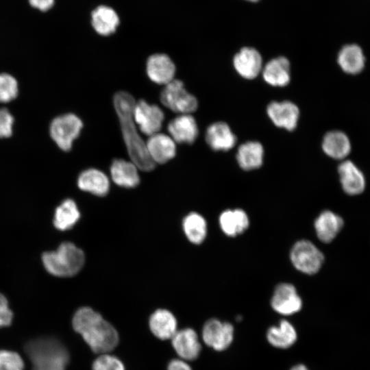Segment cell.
I'll return each mask as SVG.
<instances>
[{
	"mask_svg": "<svg viewBox=\"0 0 370 370\" xmlns=\"http://www.w3.org/2000/svg\"><path fill=\"white\" fill-rule=\"evenodd\" d=\"M114 106L118 115L123 137L132 162L143 171H152L156 163L151 158L143 142L136 131L134 119L135 100L125 91L116 92L113 98Z\"/></svg>",
	"mask_w": 370,
	"mask_h": 370,
	"instance_id": "1",
	"label": "cell"
},
{
	"mask_svg": "<svg viewBox=\"0 0 370 370\" xmlns=\"http://www.w3.org/2000/svg\"><path fill=\"white\" fill-rule=\"evenodd\" d=\"M73 328L90 348L97 354H107L119 343V334L114 326L89 307L79 308L73 317Z\"/></svg>",
	"mask_w": 370,
	"mask_h": 370,
	"instance_id": "2",
	"label": "cell"
},
{
	"mask_svg": "<svg viewBox=\"0 0 370 370\" xmlns=\"http://www.w3.org/2000/svg\"><path fill=\"white\" fill-rule=\"evenodd\" d=\"M25 349L32 362V370H66L69 355L59 341L37 338L28 342Z\"/></svg>",
	"mask_w": 370,
	"mask_h": 370,
	"instance_id": "3",
	"label": "cell"
},
{
	"mask_svg": "<svg viewBox=\"0 0 370 370\" xmlns=\"http://www.w3.org/2000/svg\"><path fill=\"white\" fill-rule=\"evenodd\" d=\"M45 269L56 277H71L82 269L85 262L84 251L71 242L61 243L55 251L42 255Z\"/></svg>",
	"mask_w": 370,
	"mask_h": 370,
	"instance_id": "4",
	"label": "cell"
},
{
	"mask_svg": "<svg viewBox=\"0 0 370 370\" xmlns=\"http://www.w3.org/2000/svg\"><path fill=\"white\" fill-rule=\"evenodd\" d=\"M290 260L297 271L304 274L314 275L322 267L324 255L312 242L301 239L291 247Z\"/></svg>",
	"mask_w": 370,
	"mask_h": 370,
	"instance_id": "5",
	"label": "cell"
},
{
	"mask_svg": "<svg viewBox=\"0 0 370 370\" xmlns=\"http://www.w3.org/2000/svg\"><path fill=\"white\" fill-rule=\"evenodd\" d=\"M83 127L82 120L73 113L55 117L49 125V134L56 145L64 151H69L73 141Z\"/></svg>",
	"mask_w": 370,
	"mask_h": 370,
	"instance_id": "6",
	"label": "cell"
},
{
	"mask_svg": "<svg viewBox=\"0 0 370 370\" xmlns=\"http://www.w3.org/2000/svg\"><path fill=\"white\" fill-rule=\"evenodd\" d=\"M160 99L165 107L175 112L189 114L198 106L196 97L184 88L183 82L179 79H173L166 84Z\"/></svg>",
	"mask_w": 370,
	"mask_h": 370,
	"instance_id": "7",
	"label": "cell"
},
{
	"mask_svg": "<svg viewBox=\"0 0 370 370\" xmlns=\"http://www.w3.org/2000/svg\"><path fill=\"white\" fill-rule=\"evenodd\" d=\"M234 333L232 324L213 318L204 323L201 334L206 345L221 352L230 346L234 339Z\"/></svg>",
	"mask_w": 370,
	"mask_h": 370,
	"instance_id": "8",
	"label": "cell"
},
{
	"mask_svg": "<svg viewBox=\"0 0 370 370\" xmlns=\"http://www.w3.org/2000/svg\"><path fill=\"white\" fill-rule=\"evenodd\" d=\"M302 299L294 285L288 282L278 284L271 299V306L278 314L288 316L301 310Z\"/></svg>",
	"mask_w": 370,
	"mask_h": 370,
	"instance_id": "9",
	"label": "cell"
},
{
	"mask_svg": "<svg viewBox=\"0 0 370 370\" xmlns=\"http://www.w3.org/2000/svg\"><path fill=\"white\" fill-rule=\"evenodd\" d=\"M164 119V112L158 106L149 104L143 99L135 104L134 119L145 135L157 134L162 127Z\"/></svg>",
	"mask_w": 370,
	"mask_h": 370,
	"instance_id": "10",
	"label": "cell"
},
{
	"mask_svg": "<svg viewBox=\"0 0 370 370\" xmlns=\"http://www.w3.org/2000/svg\"><path fill=\"white\" fill-rule=\"evenodd\" d=\"M267 113L275 125L288 131L296 128L299 117L298 107L290 101L271 102Z\"/></svg>",
	"mask_w": 370,
	"mask_h": 370,
	"instance_id": "11",
	"label": "cell"
},
{
	"mask_svg": "<svg viewBox=\"0 0 370 370\" xmlns=\"http://www.w3.org/2000/svg\"><path fill=\"white\" fill-rule=\"evenodd\" d=\"M262 64L260 53L253 47H243L233 58V65L236 71L247 79L256 77L262 72Z\"/></svg>",
	"mask_w": 370,
	"mask_h": 370,
	"instance_id": "12",
	"label": "cell"
},
{
	"mask_svg": "<svg viewBox=\"0 0 370 370\" xmlns=\"http://www.w3.org/2000/svg\"><path fill=\"white\" fill-rule=\"evenodd\" d=\"M171 340L173 349L182 360H193L199 356L201 346L193 329L184 328L177 331Z\"/></svg>",
	"mask_w": 370,
	"mask_h": 370,
	"instance_id": "13",
	"label": "cell"
},
{
	"mask_svg": "<svg viewBox=\"0 0 370 370\" xmlns=\"http://www.w3.org/2000/svg\"><path fill=\"white\" fill-rule=\"evenodd\" d=\"M149 79L158 84H167L173 79L175 66L166 54L156 53L149 56L146 64Z\"/></svg>",
	"mask_w": 370,
	"mask_h": 370,
	"instance_id": "14",
	"label": "cell"
},
{
	"mask_svg": "<svg viewBox=\"0 0 370 370\" xmlns=\"http://www.w3.org/2000/svg\"><path fill=\"white\" fill-rule=\"evenodd\" d=\"M338 173L342 188L347 195H357L364 191L365 177L353 162L345 160L341 162L338 166Z\"/></svg>",
	"mask_w": 370,
	"mask_h": 370,
	"instance_id": "15",
	"label": "cell"
},
{
	"mask_svg": "<svg viewBox=\"0 0 370 370\" xmlns=\"http://www.w3.org/2000/svg\"><path fill=\"white\" fill-rule=\"evenodd\" d=\"M262 74L268 84L276 87L285 86L291 81L290 62L284 56L273 58L263 66Z\"/></svg>",
	"mask_w": 370,
	"mask_h": 370,
	"instance_id": "16",
	"label": "cell"
},
{
	"mask_svg": "<svg viewBox=\"0 0 370 370\" xmlns=\"http://www.w3.org/2000/svg\"><path fill=\"white\" fill-rule=\"evenodd\" d=\"M343 225V219L329 210L321 212L314 223L317 238L325 243L332 242L341 232Z\"/></svg>",
	"mask_w": 370,
	"mask_h": 370,
	"instance_id": "17",
	"label": "cell"
},
{
	"mask_svg": "<svg viewBox=\"0 0 370 370\" xmlns=\"http://www.w3.org/2000/svg\"><path fill=\"white\" fill-rule=\"evenodd\" d=\"M206 141L214 151H228L234 147L236 137L226 123L219 121L207 128Z\"/></svg>",
	"mask_w": 370,
	"mask_h": 370,
	"instance_id": "18",
	"label": "cell"
},
{
	"mask_svg": "<svg viewBox=\"0 0 370 370\" xmlns=\"http://www.w3.org/2000/svg\"><path fill=\"white\" fill-rule=\"evenodd\" d=\"M168 131L173 139L179 143L191 144L199 134L195 119L188 114L173 119L168 125Z\"/></svg>",
	"mask_w": 370,
	"mask_h": 370,
	"instance_id": "19",
	"label": "cell"
},
{
	"mask_svg": "<svg viewBox=\"0 0 370 370\" xmlns=\"http://www.w3.org/2000/svg\"><path fill=\"white\" fill-rule=\"evenodd\" d=\"M219 223L226 236L235 237L247 230L249 219L247 212L241 208L227 209L220 214Z\"/></svg>",
	"mask_w": 370,
	"mask_h": 370,
	"instance_id": "20",
	"label": "cell"
},
{
	"mask_svg": "<svg viewBox=\"0 0 370 370\" xmlns=\"http://www.w3.org/2000/svg\"><path fill=\"white\" fill-rule=\"evenodd\" d=\"M146 147L155 163H166L176 154V146L173 140L163 134L157 133L150 136L147 141Z\"/></svg>",
	"mask_w": 370,
	"mask_h": 370,
	"instance_id": "21",
	"label": "cell"
},
{
	"mask_svg": "<svg viewBox=\"0 0 370 370\" xmlns=\"http://www.w3.org/2000/svg\"><path fill=\"white\" fill-rule=\"evenodd\" d=\"M77 186L82 190L102 197L108 193L110 182L104 173L91 168L82 171L79 175Z\"/></svg>",
	"mask_w": 370,
	"mask_h": 370,
	"instance_id": "22",
	"label": "cell"
},
{
	"mask_svg": "<svg viewBox=\"0 0 370 370\" xmlns=\"http://www.w3.org/2000/svg\"><path fill=\"white\" fill-rule=\"evenodd\" d=\"M150 330L157 338L162 340L171 338L177 332V321L168 310L158 309L150 316Z\"/></svg>",
	"mask_w": 370,
	"mask_h": 370,
	"instance_id": "23",
	"label": "cell"
},
{
	"mask_svg": "<svg viewBox=\"0 0 370 370\" xmlns=\"http://www.w3.org/2000/svg\"><path fill=\"white\" fill-rule=\"evenodd\" d=\"M337 62L346 73L356 75L360 73L365 64V57L362 49L357 45H345L339 51Z\"/></svg>",
	"mask_w": 370,
	"mask_h": 370,
	"instance_id": "24",
	"label": "cell"
},
{
	"mask_svg": "<svg viewBox=\"0 0 370 370\" xmlns=\"http://www.w3.org/2000/svg\"><path fill=\"white\" fill-rule=\"evenodd\" d=\"M113 182L124 188L136 187L140 182L138 168L133 162L123 159H115L110 166Z\"/></svg>",
	"mask_w": 370,
	"mask_h": 370,
	"instance_id": "25",
	"label": "cell"
},
{
	"mask_svg": "<svg viewBox=\"0 0 370 370\" xmlns=\"http://www.w3.org/2000/svg\"><path fill=\"white\" fill-rule=\"evenodd\" d=\"M324 153L336 160L345 158L351 151V143L343 132L332 130L324 136L321 144Z\"/></svg>",
	"mask_w": 370,
	"mask_h": 370,
	"instance_id": "26",
	"label": "cell"
},
{
	"mask_svg": "<svg viewBox=\"0 0 370 370\" xmlns=\"http://www.w3.org/2000/svg\"><path fill=\"white\" fill-rule=\"evenodd\" d=\"M239 166L245 171L260 168L264 159V148L258 141H247L239 146L236 153Z\"/></svg>",
	"mask_w": 370,
	"mask_h": 370,
	"instance_id": "27",
	"label": "cell"
},
{
	"mask_svg": "<svg viewBox=\"0 0 370 370\" xmlns=\"http://www.w3.org/2000/svg\"><path fill=\"white\" fill-rule=\"evenodd\" d=\"M266 337L273 347L287 349L297 341V333L291 323L283 319L278 325H273L268 329Z\"/></svg>",
	"mask_w": 370,
	"mask_h": 370,
	"instance_id": "28",
	"label": "cell"
},
{
	"mask_svg": "<svg viewBox=\"0 0 370 370\" xmlns=\"http://www.w3.org/2000/svg\"><path fill=\"white\" fill-rule=\"evenodd\" d=\"M91 16L94 29L102 36L113 34L119 24V18L116 12L106 5L97 7L92 12Z\"/></svg>",
	"mask_w": 370,
	"mask_h": 370,
	"instance_id": "29",
	"label": "cell"
},
{
	"mask_svg": "<svg viewBox=\"0 0 370 370\" xmlns=\"http://www.w3.org/2000/svg\"><path fill=\"white\" fill-rule=\"evenodd\" d=\"M79 217L80 213L76 203L71 199H66L56 208L53 224L58 230L65 231L72 228Z\"/></svg>",
	"mask_w": 370,
	"mask_h": 370,
	"instance_id": "30",
	"label": "cell"
},
{
	"mask_svg": "<svg viewBox=\"0 0 370 370\" xmlns=\"http://www.w3.org/2000/svg\"><path fill=\"white\" fill-rule=\"evenodd\" d=\"M182 227L186 238L193 244L199 245L206 238V221L197 212H192L188 214L183 219Z\"/></svg>",
	"mask_w": 370,
	"mask_h": 370,
	"instance_id": "31",
	"label": "cell"
},
{
	"mask_svg": "<svg viewBox=\"0 0 370 370\" xmlns=\"http://www.w3.org/2000/svg\"><path fill=\"white\" fill-rule=\"evenodd\" d=\"M17 79L8 73H0V103H9L18 95Z\"/></svg>",
	"mask_w": 370,
	"mask_h": 370,
	"instance_id": "32",
	"label": "cell"
},
{
	"mask_svg": "<svg viewBox=\"0 0 370 370\" xmlns=\"http://www.w3.org/2000/svg\"><path fill=\"white\" fill-rule=\"evenodd\" d=\"M92 370H125L123 362L116 357L107 354L98 356L92 365Z\"/></svg>",
	"mask_w": 370,
	"mask_h": 370,
	"instance_id": "33",
	"label": "cell"
},
{
	"mask_svg": "<svg viewBox=\"0 0 370 370\" xmlns=\"http://www.w3.org/2000/svg\"><path fill=\"white\" fill-rule=\"evenodd\" d=\"M23 361L17 353L0 351V370H23Z\"/></svg>",
	"mask_w": 370,
	"mask_h": 370,
	"instance_id": "34",
	"label": "cell"
},
{
	"mask_svg": "<svg viewBox=\"0 0 370 370\" xmlns=\"http://www.w3.org/2000/svg\"><path fill=\"white\" fill-rule=\"evenodd\" d=\"M14 118L5 108H0V138H10L12 135Z\"/></svg>",
	"mask_w": 370,
	"mask_h": 370,
	"instance_id": "35",
	"label": "cell"
},
{
	"mask_svg": "<svg viewBox=\"0 0 370 370\" xmlns=\"http://www.w3.org/2000/svg\"><path fill=\"white\" fill-rule=\"evenodd\" d=\"M12 317L13 314L8 307L7 299L0 293V328L10 325Z\"/></svg>",
	"mask_w": 370,
	"mask_h": 370,
	"instance_id": "36",
	"label": "cell"
},
{
	"mask_svg": "<svg viewBox=\"0 0 370 370\" xmlns=\"http://www.w3.org/2000/svg\"><path fill=\"white\" fill-rule=\"evenodd\" d=\"M29 4L42 12L49 10L54 4V0H29Z\"/></svg>",
	"mask_w": 370,
	"mask_h": 370,
	"instance_id": "37",
	"label": "cell"
},
{
	"mask_svg": "<svg viewBox=\"0 0 370 370\" xmlns=\"http://www.w3.org/2000/svg\"><path fill=\"white\" fill-rule=\"evenodd\" d=\"M167 370H192V369L186 360L173 359L168 364Z\"/></svg>",
	"mask_w": 370,
	"mask_h": 370,
	"instance_id": "38",
	"label": "cell"
},
{
	"mask_svg": "<svg viewBox=\"0 0 370 370\" xmlns=\"http://www.w3.org/2000/svg\"><path fill=\"white\" fill-rule=\"evenodd\" d=\"M290 370H309V369L304 365L298 364L293 366Z\"/></svg>",
	"mask_w": 370,
	"mask_h": 370,
	"instance_id": "39",
	"label": "cell"
},
{
	"mask_svg": "<svg viewBox=\"0 0 370 370\" xmlns=\"http://www.w3.org/2000/svg\"><path fill=\"white\" fill-rule=\"evenodd\" d=\"M249 1H251V2H256V1H258V0H247Z\"/></svg>",
	"mask_w": 370,
	"mask_h": 370,
	"instance_id": "40",
	"label": "cell"
}]
</instances>
